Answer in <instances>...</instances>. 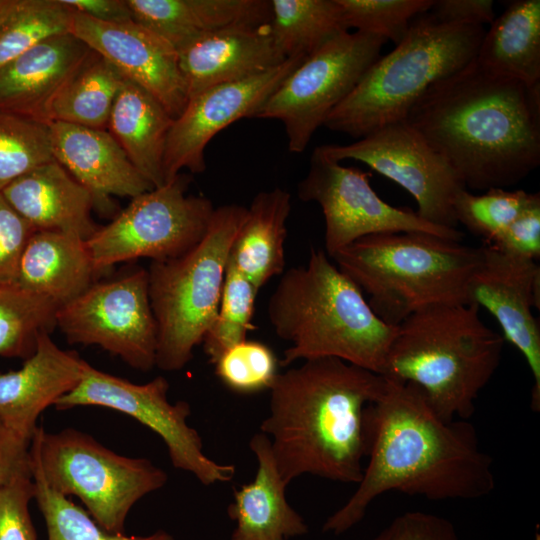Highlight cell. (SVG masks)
I'll use <instances>...</instances> for the list:
<instances>
[{"label":"cell","instance_id":"cell-1","mask_svg":"<svg viewBox=\"0 0 540 540\" xmlns=\"http://www.w3.org/2000/svg\"><path fill=\"white\" fill-rule=\"evenodd\" d=\"M368 425V464L351 497L324 522V533L347 532L389 491L471 500L495 489L492 458L480 448L473 425L443 420L417 386L386 380L369 407Z\"/></svg>","mask_w":540,"mask_h":540},{"label":"cell","instance_id":"cell-2","mask_svg":"<svg viewBox=\"0 0 540 540\" xmlns=\"http://www.w3.org/2000/svg\"><path fill=\"white\" fill-rule=\"evenodd\" d=\"M404 122L466 189H506L540 164V84L494 74L475 59L428 88Z\"/></svg>","mask_w":540,"mask_h":540},{"label":"cell","instance_id":"cell-3","mask_svg":"<svg viewBox=\"0 0 540 540\" xmlns=\"http://www.w3.org/2000/svg\"><path fill=\"white\" fill-rule=\"evenodd\" d=\"M385 385L381 375L333 357L278 373L260 432L282 479L310 474L357 485L370 444L369 407Z\"/></svg>","mask_w":540,"mask_h":540},{"label":"cell","instance_id":"cell-4","mask_svg":"<svg viewBox=\"0 0 540 540\" xmlns=\"http://www.w3.org/2000/svg\"><path fill=\"white\" fill-rule=\"evenodd\" d=\"M329 258L312 248L306 264L283 272L269 298V322L289 343L280 364L333 357L381 375L397 326L382 321Z\"/></svg>","mask_w":540,"mask_h":540},{"label":"cell","instance_id":"cell-5","mask_svg":"<svg viewBox=\"0 0 540 540\" xmlns=\"http://www.w3.org/2000/svg\"><path fill=\"white\" fill-rule=\"evenodd\" d=\"M474 304L420 310L397 326L381 376L411 383L445 421L467 420L496 372L504 339Z\"/></svg>","mask_w":540,"mask_h":540},{"label":"cell","instance_id":"cell-6","mask_svg":"<svg viewBox=\"0 0 540 540\" xmlns=\"http://www.w3.org/2000/svg\"><path fill=\"white\" fill-rule=\"evenodd\" d=\"M481 257L482 247L398 232L360 238L331 259L368 296L374 313L396 327L428 307L468 304V284Z\"/></svg>","mask_w":540,"mask_h":540},{"label":"cell","instance_id":"cell-7","mask_svg":"<svg viewBox=\"0 0 540 540\" xmlns=\"http://www.w3.org/2000/svg\"><path fill=\"white\" fill-rule=\"evenodd\" d=\"M485 32L482 25L441 23L430 12L415 17L404 38L367 69L323 126L360 139L404 121L428 88L475 59Z\"/></svg>","mask_w":540,"mask_h":540},{"label":"cell","instance_id":"cell-8","mask_svg":"<svg viewBox=\"0 0 540 540\" xmlns=\"http://www.w3.org/2000/svg\"><path fill=\"white\" fill-rule=\"evenodd\" d=\"M247 208L225 204L214 209L201 241L184 255L152 261L148 293L157 326L156 367L183 369L202 343L220 303L228 257Z\"/></svg>","mask_w":540,"mask_h":540},{"label":"cell","instance_id":"cell-9","mask_svg":"<svg viewBox=\"0 0 540 540\" xmlns=\"http://www.w3.org/2000/svg\"><path fill=\"white\" fill-rule=\"evenodd\" d=\"M30 455L54 491L79 498L96 523L113 534H125L135 503L168 481L149 459L117 454L73 428L49 433L38 426Z\"/></svg>","mask_w":540,"mask_h":540},{"label":"cell","instance_id":"cell-10","mask_svg":"<svg viewBox=\"0 0 540 540\" xmlns=\"http://www.w3.org/2000/svg\"><path fill=\"white\" fill-rule=\"evenodd\" d=\"M188 180L172 182L134 198L85 242L100 275L113 265L149 258L166 261L196 246L208 230L215 207L205 196L187 193Z\"/></svg>","mask_w":540,"mask_h":540},{"label":"cell","instance_id":"cell-11","mask_svg":"<svg viewBox=\"0 0 540 540\" xmlns=\"http://www.w3.org/2000/svg\"><path fill=\"white\" fill-rule=\"evenodd\" d=\"M386 42L362 31L335 37L282 81L255 118L280 120L289 151L302 153L328 115L380 57Z\"/></svg>","mask_w":540,"mask_h":540},{"label":"cell","instance_id":"cell-12","mask_svg":"<svg viewBox=\"0 0 540 540\" xmlns=\"http://www.w3.org/2000/svg\"><path fill=\"white\" fill-rule=\"evenodd\" d=\"M169 387L163 376L136 384L86 362L79 384L59 398L54 407L68 410L98 406L124 413L160 436L176 469L191 473L205 486L231 481L235 466L218 463L203 452L200 434L187 423L191 414L189 403L184 400L170 403Z\"/></svg>","mask_w":540,"mask_h":540},{"label":"cell","instance_id":"cell-13","mask_svg":"<svg viewBox=\"0 0 540 540\" xmlns=\"http://www.w3.org/2000/svg\"><path fill=\"white\" fill-rule=\"evenodd\" d=\"M55 325L70 344L97 345L136 370L156 366L157 326L147 269L94 282L58 307Z\"/></svg>","mask_w":540,"mask_h":540},{"label":"cell","instance_id":"cell-14","mask_svg":"<svg viewBox=\"0 0 540 540\" xmlns=\"http://www.w3.org/2000/svg\"><path fill=\"white\" fill-rule=\"evenodd\" d=\"M298 197L316 202L325 221V252L331 258L356 240L375 234L423 232L462 241L456 228L432 224L410 208L382 200L370 184V173L340 164L316 147L309 170L298 184Z\"/></svg>","mask_w":540,"mask_h":540},{"label":"cell","instance_id":"cell-15","mask_svg":"<svg viewBox=\"0 0 540 540\" xmlns=\"http://www.w3.org/2000/svg\"><path fill=\"white\" fill-rule=\"evenodd\" d=\"M341 162L355 160L405 189L416 201V213L443 227L458 225L453 202L465 188L449 163L406 122L389 124L348 145L317 147Z\"/></svg>","mask_w":540,"mask_h":540},{"label":"cell","instance_id":"cell-16","mask_svg":"<svg viewBox=\"0 0 540 540\" xmlns=\"http://www.w3.org/2000/svg\"><path fill=\"white\" fill-rule=\"evenodd\" d=\"M304 60L289 58L264 73L218 85L189 98L168 133L165 184L172 182L183 169L191 173L204 172L205 149L210 140L241 118H255L265 101Z\"/></svg>","mask_w":540,"mask_h":540},{"label":"cell","instance_id":"cell-17","mask_svg":"<svg viewBox=\"0 0 540 540\" xmlns=\"http://www.w3.org/2000/svg\"><path fill=\"white\" fill-rule=\"evenodd\" d=\"M540 268L536 261L482 246L481 261L468 284V304L486 309L498 322L504 341L524 357L533 377L531 409L540 411Z\"/></svg>","mask_w":540,"mask_h":540},{"label":"cell","instance_id":"cell-18","mask_svg":"<svg viewBox=\"0 0 540 540\" xmlns=\"http://www.w3.org/2000/svg\"><path fill=\"white\" fill-rule=\"evenodd\" d=\"M69 33L153 95L173 119L188 102L177 50L135 21L108 23L73 11Z\"/></svg>","mask_w":540,"mask_h":540},{"label":"cell","instance_id":"cell-19","mask_svg":"<svg viewBox=\"0 0 540 540\" xmlns=\"http://www.w3.org/2000/svg\"><path fill=\"white\" fill-rule=\"evenodd\" d=\"M188 99L215 86L264 73L284 62L269 22L200 35L177 49Z\"/></svg>","mask_w":540,"mask_h":540},{"label":"cell","instance_id":"cell-20","mask_svg":"<svg viewBox=\"0 0 540 540\" xmlns=\"http://www.w3.org/2000/svg\"><path fill=\"white\" fill-rule=\"evenodd\" d=\"M86 361L41 332L34 353L18 370L0 372V421L31 442L40 414L81 381Z\"/></svg>","mask_w":540,"mask_h":540},{"label":"cell","instance_id":"cell-21","mask_svg":"<svg viewBox=\"0 0 540 540\" xmlns=\"http://www.w3.org/2000/svg\"><path fill=\"white\" fill-rule=\"evenodd\" d=\"M49 128L54 159L92 194L98 209L109 211L112 196L134 198L154 188L109 131L58 121Z\"/></svg>","mask_w":540,"mask_h":540},{"label":"cell","instance_id":"cell-22","mask_svg":"<svg viewBox=\"0 0 540 540\" xmlns=\"http://www.w3.org/2000/svg\"><path fill=\"white\" fill-rule=\"evenodd\" d=\"M91 54L67 33L12 59L0 67V109L49 123L55 98Z\"/></svg>","mask_w":540,"mask_h":540},{"label":"cell","instance_id":"cell-23","mask_svg":"<svg viewBox=\"0 0 540 540\" xmlns=\"http://www.w3.org/2000/svg\"><path fill=\"white\" fill-rule=\"evenodd\" d=\"M1 193L34 228L87 240L98 229L92 194L56 160L13 181Z\"/></svg>","mask_w":540,"mask_h":540},{"label":"cell","instance_id":"cell-24","mask_svg":"<svg viewBox=\"0 0 540 540\" xmlns=\"http://www.w3.org/2000/svg\"><path fill=\"white\" fill-rule=\"evenodd\" d=\"M249 448L258 467L253 480L234 491L227 507L235 522L230 540H290L306 535L307 523L286 499L288 484L277 469L269 437L255 433Z\"/></svg>","mask_w":540,"mask_h":540},{"label":"cell","instance_id":"cell-25","mask_svg":"<svg viewBox=\"0 0 540 540\" xmlns=\"http://www.w3.org/2000/svg\"><path fill=\"white\" fill-rule=\"evenodd\" d=\"M133 21L176 50L223 28L270 21L269 0H127Z\"/></svg>","mask_w":540,"mask_h":540},{"label":"cell","instance_id":"cell-26","mask_svg":"<svg viewBox=\"0 0 540 540\" xmlns=\"http://www.w3.org/2000/svg\"><path fill=\"white\" fill-rule=\"evenodd\" d=\"M96 276L85 240L36 230L23 252L16 285L60 307L83 293Z\"/></svg>","mask_w":540,"mask_h":540},{"label":"cell","instance_id":"cell-27","mask_svg":"<svg viewBox=\"0 0 540 540\" xmlns=\"http://www.w3.org/2000/svg\"><path fill=\"white\" fill-rule=\"evenodd\" d=\"M173 118L147 90L125 78L107 128L154 188L165 185L164 154Z\"/></svg>","mask_w":540,"mask_h":540},{"label":"cell","instance_id":"cell-28","mask_svg":"<svg viewBox=\"0 0 540 540\" xmlns=\"http://www.w3.org/2000/svg\"><path fill=\"white\" fill-rule=\"evenodd\" d=\"M291 196L282 188L259 192L231 246L228 264L258 289L285 271V241Z\"/></svg>","mask_w":540,"mask_h":540},{"label":"cell","instance_id":"cell-29","mask_svg":"<svg viewBox=\"0 0 540 540\" xmlns=\"http://www.w3.org/2000/svg\"><path fill=\"white\" fill-rule=\"evenodd\" d=\"M475 61L494 74L540 84V1L511 2L485 32Z\"/></svg>","mask_w":540,"mask_h":540},{"label":"cell","instance_id":"cell-30","mask_svg":"<svg viewBox=\"0 0 540 540\" xmlns=\"http://www.w3.org/2000/svg\"><path fill=\"white\" fill-rule=\"evenodd\" d=\"M269 1L270 31L285 59H306L349 31L337 0Z\"/></svg>","mask_w":540,"mask_h":540},{"label":"cell","instance_id":"cell-31","mask_svg":"<svg viewBox=\"0 0 540 540\" xmlns=\"http://www.w3.org/2000/svg\"><path fill=\"white\" fill-rule=\"evenodd\" d=\"M124 79L118 69L92 51L55 98L49 122L104 129Z\"/></svg>","mask_w":540,"mask_h":540},{"label":"cell","instance_id":"cell-32","mask_svg":"<svg viewBox=\"0 0 540 540\" xmlns=\"http://www.w3.org/2000/svg\"><path fill=\"white\" fill-rule=\"evenodd\" d=\"M57 309L50 299L16 284L0 285V356L30 357L39 334L56 326Z\"/></svg>","mask_w":540,"mask_h":540},{"label":"cell","instance_id":"cell-33","mask_svg":"<svg viewBox=\"0 0 540 540\" xmlns=\"http://www.w3.org/2000/svg\"><path fill=\"white\" fill-rule=\"evenodd\" d=\"M72 14L61 0H15L0 25V67L47 39L69 33Z\"/></svg>","mask_w":540,"mask_h":540},{"label":"cell","instance_id":"cell-34","mask_svg":"<svg viewBox=\"0 0 540 540\" xmlns=\"http://www.w3.org/2000/svg\"><path fill=\"white\" fill-rule=\"evenodd\" d=\"M31 473L33 499L44 518L48 540H175L173 535L162 529L142 536L110 533L99 526L86 510L54 491L32 458Z\"/></svg>","mask_w":540,"mask_h":540},{"label":"cell","instance_id":"cell-35","mask_svg":"<svg viewBox=\"0 0 540 540\" xmlns=\"http://www.w3.org/2000/svg\"><path fill=\"white\" fill-rule=\"evenodd\" d=\"M53 160L49 123L0 109V191Z\"/></svg>","mask_w":540,"mask_h":540},{"label":"cell","instance_id":"cell-36","mask_svg":"<svg viewBox=\"0 0 540 540\" xmlns=\"http://www.w3.org/2000/svg\"><path fill=\"white\" fill-rule=\"evenodd\" d=\"M259 290L227 264L219 307L202 341L211 364L228 348L247 339L248 332L253 329L252 318Z\"/></svg>","mask_w":540,"mask_h":540},{"label":"cell","instance_id":"cell-37","mask_svg":"<svg viewBox=\"0 0 540 540\" xmlns=\"http://www.w3.org/2000/svg\"><path fill=\"white\" fill-rule=\"evenodd\" d=\"M537 194L524 190L492 188L483 194L474 195L464 189L453 202L455 219L488 245L521 214Z\"/></svg>","mask_w":540,"mask_h":540},{"label":"cell","instance_id":"cell-38","mask_svg":"<svg viewBox=\"0 0 540 540\" xmlns=\"http://www.w3.org/2000/svg\"><path fill=\"white\" fill-rule=\"evenodd\" d=\"M344 23L379 35L396 45L406 35L412 20L427 13L434 0H337Z\"/></svg>","mask_w":540,"mask_h":540},{"label":"cell","instance_id":"cell-39","mask_svg":"<svg viewBox=\"0 0 540 540\" xmlns=\"http://www.w3.org/2000/svg\"><path fill=\"white\" fill-rule=\"evenodd\" d=\"M278 364L269 346L248 339L228 348L213 363L221 383L238 394L269 390L279 373Z\"/></svg>","mask_w":540,"mask_h":540},{"label":"cell","instance_id":"cell-40","mask_svg":"<svg viewBox=\"0 0 540 540\" xmlns=\"http://www.w3.org/2000/svg\"><path fill=\"white\" fill-rule=\"evenodd\" d=\"M33 497L31 472L0 489V540H39L29 510Z\"/></svg>","mask_w":540,"mask_h":540},{"label":"cell","instance_id":"cell-41","mask_svg":"<svg viewBox=\"0 0 540 540\" xmlns=\"http://www.w3.org/2000/svg\"><path fill=\"white\" fill-rule=\"evenodd\" d=\"M34 231L0 191V285L16 284L23 252Z\"/></svg>","mask_w":540,"mask_h":540},{"label":"cell","instance_id":"cell-42","mask_svg":"<svg viewBox=\"0 0 540 540\" xmlns=\"http://www.w3.org/2000/svg\"><path fill=\"white\" fill-rule=\"evenodd\" d=\"M498 251L538 261L540 257V195L491 244Z\"/></svg>","mask_w":540,"mask_h":540},{"label":"cell","instance_id":"cell-43","mask_svg":"<svg viewBox=\"0 0 540 540\" xmlns=\"http://www.w3.org/2000/svg\"><path fill=\"white\" fill-rule=\"evenodd\" d=\"M371 540H460L453 524L444 517L409 511L394 518Z\"/></svg>","mask_w":540,"mask_h":540},{"label":"cell","instance_id":"cell-44","mask_svg":"<svg viewBox=\"0 0 540 540\" xmlns=\"http://www.w3.org/2000/svg\"><path fill=\"white\" fill-rule=\"evenodd\" d=\"M428 12L441 23L484 26L496 17L492 0H437Z\"/></svg>","mask_w":540,"mask_h":540},{"label":"cell","instance_id":"cell-45","mask_svg":"<svg viewBox=\"0 0 540 540\" xmlns=\"http://www.w3.org/2000/svg\"><path fill=\"white\" fill-rule=\"evenodd\" d=\"M30 444L0 421V489L31 472Z\"/></svg>","mask_w":540,"mask_h":540},{"label":"cell","instance_id":"cell-46","mask_svg":"<svg viewBox=\"0 0 540 540\" xmlns=\"http://www.w3.org/2000/svg\"><path fill=\"white\" fill-rule=\"evenodd\" d=\"M74 12L92 19L108 22L123 23L132 21V13L127 0H61Z\"/></svg>","mask_w":540,"mask_h":540},{"label":"cell","instance_id":"cell-47","mask_svg":"<svg viewBox=\"0 0 540 540\" xmlns=\"http://www.w3.org/2000/svg\"><path fill=\"white\" fill-rule=\"evenodd\" d=\"M15 0H0V25L11 11Z\"/></svg>","mask_w":540,"mask_h":540},{"label":"cell","instance_id":"cell-48","mask_svg":"<svg viewBox=\"0 0 540 540\" xmlns=\"http://www.w3.org/2000/svg\"><path fill=\"white\" fill-rule=\"evenodd\" d=\"M534 540H540L539 526H537V530L535 532Z\"/></svg>","mask_w":540,"mask_h":540}]
</instances>
